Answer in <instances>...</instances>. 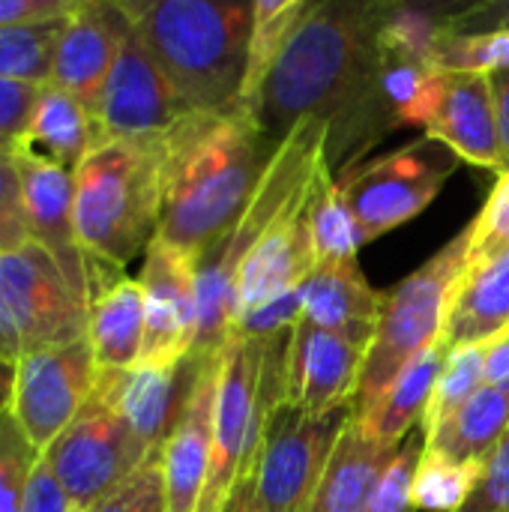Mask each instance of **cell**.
<instances>
[{
	"label": "cell",
	"mask_w": 509,
	"mask_h": 512,
	"mask_svg": "<svg viewBox=\"0 0 509 512\" xmlns=\"http://www.w3.org/2000/svg\"><path fill=\"white\" fill-rule=\"evenodd\" d=\"M162 213V135L108 141L75 168V231L90 264L120 270L150 249Z\"/></svg>",
	"instance_id": "obj_5"
},
{
	"label": "cell",
	"mask_w": 509,
	"mask_h": 512,
	"mask_svg": "<svg viewBox=\"0 0 509 512\" xmlns=\"http://www.w3.org/2000/svg\"><path fill=\"white\" fill-rule=\"evenodd\" d=\"M90 303L69 285L57 261L33 240L0 255V360L87 339Z\"/></svg>",
	"instance_id": "obj_7"
},
{
	"label": "cell",
	"mask_w": 509,
	"mask_h": 512,
	"mask_svg": "<svg viewBox=\"0 0 509 512\" xmlns=\"http://www.w3.org/2000/svg\"><path fill=\"white\" fill-rule=\"evenodd\" d=\"M300 294H303V321L369 348L384 294L369 285L357 261L318 267L303 282Z\"/></svg>",
	"instance_id": "obj_21"
},
{
	"label": "cell",
	"mask_w": 509,
	"mask_h": 512,
	"mask_svg": "<svg viewBox=\"0 0 509 512\" xmlns=\"http://www.w3.org/2000/svg\"><path fill=\"white\" fill-rule=\"evenodd\" d=\"M509 30V0H480L456 6L447 36H489Z\"/></svg>",
	"instance_id": "obj_40"
},
{
	"label": "cell",
	"mask_w": 509,
	"mask_h": 512,
	"mask_svg": "<svg viewBox=\"0 0 509 512\" xmlns=\"http://www.w3.org/2000/svg\"><path fill=\"white\" fill-rule=\"evenodd\" d=\"M447 357H450V345L441 336L393 378V384L372 402V408H366L363 414L354 411V420L363 429V435H369L381 447L399 450L411 435V429L423 426L435 381Z\"/></svg>",
	"instance_id": "obj_23"
},
{
	"label": "cell",
	"mask_w": 509,
	"mask_h": 512,
	"mask_svg": "<svg viewBox=\"0 0 509 512\" xmlns=\"http://www.w3.org/2000/svg\"><path fill=\"white\" fill-rule=\"evenodd\" d=\"M405 126H420L426 138L444 144L462 162L504 174V147L486 72L435 69Z\"/></svg>",
	"instance_id": "obj_11"
},
{
	"label": "cell",
	"mask_w": 509,
	"mask_h": 512,
	"mask_svg": "<svg viewBox=\"0 0 509 512\" xmlns=\"http://www.w3.org/2000/svg\"><path fill=\"white\" fill-rule=\"evenodd\" d=\"M435 66L486 75L509 69V30L489 36H447L435 51Z\"/></svg>",
	"instance_id": "obj_35"
},
{
	"label": "cell",
	"mask_w": 509,
	"mask_h": 512,
	"mask_svg": "<svg viewBox=\"0 0 509 512\" xmlns=\"http://www.w3.org/2000/svg\"><path fill=\"white\" fill-rule=\"evenodd\" d=\"M483 375L486 387L509 396V327L498 336L486 339L483 345Z\"/></svg>",
	"instance_id": "obj_44"
},
{
	"label": "cell",
	"mask_w": 509,
	"mask_h": 512,
	"mask_svg": "<svg viewBox=\"0 0 509 512\" xmlns=\"http://www.w3.org/2000/svg\"><path fill=\"white\" fill-rule=\"evenodd\" d=\"M189 111L174 96L159 63L147 51L135 24L129 21L111 75L93 111L96 147L108 141L159 138L174 129Z\"/></svg>",
	"instance_id": "obj_13"
},
{
	"label": "cell",
	"mask_w": 509,
	"mask_h": 512,
	"mask_svg": "<svg viewBox=\"0 0 509 512\" xmlns=\"http://www.w3.org/2000/svg\"><path fill=\"white\" fill-rule=\"evenodd\" d=\"M192 384V360L180 366H135L123 372H99L93 396H99L147 450H162Z\"/></svg>",
	"instance_id": "obj_20"
},
{
	"label": "cell",
	"mask_w": 509,
	"mask_h": 512,
	"mask_svg": "<svg viewBox=\"0 0 509 512\" xmlns=\"http://www.w3.org/2000/svg\"><path fill=\"white\" fill-rule=\"evenodd\" d=\"M393 456L396 450L381 447L351 420L327 462L309 512H366Z\"/></svg>",
	"instance_id": "obj_24"
},
{
	"label": "cell",
	"mask_w": 509,
	"mask_h": 512,
	"mask_svg": "<svg viewBox=\"0 0 509 512\" xmlns=\"http://www.w3.org/2000/svg\"><path fill=\"white\" fill-rule=\"evenodd\" d=\"M486 387L483 375V348L480 345H465L453 348L429 399L426 417H423V435H432L438 426H444L450 417H456L480 390Z\"/></svg>",
	"instance_id": "obj_31"
},
{
	"label": "cell",
	"mask_w": 509,
	"mask_h": 512,
	"mask_svg": "<svg viewBox=\"0 0 509 512\" xmlns=\"http://www.w3.org/2000/svg\"><path fill=\"white\" fill-rule=\"evenodd\" d=\"M21 512H78L72 510L66 492L57 486V480L51 477L48 465L39 459L33 474H30V483H27V495H24V507Z\"/></svg>",
	"instance_id": "obj_42"
},
{
	"label": "cell",
	"mask_w": 509,
	"mask_h": 512,
	"mask_svg": "<svg viewBox=\"0 0 509 512\" xmlns=\"http://www.w3.org/2000/svg\"><path fill=\"white\" fill-rule=\"evenodd\" d=\"M12 156L30 240L57 261L69 285L90 303V261L75 231V171L39 156L21 138L12 141Z\"/></svg>",
	"instance_id": "obj_15"
},
{
	"label": "cell",
	"mask_w": 509,
	"mask_h": 512,
	"mask_svg": "<svg viewBox=\"0 0 509 512\" xmlns=\"http://www.w3.org/2000/svg\"><path fill=\"white\" fill-rule=\"evenodd\" d=\"M459 512H509V432L486 459L474 495Z\"/></svg>",
	"instance_id": "obj_39"
},
{
	"label": "cell",
	"mask_w": 509,
	"mask_h": 512,
	"mask_svg": "<svg viewBox=\"0 0 509 512\" xmlns=\"http://www.w3.org/2000/svg\"><path fill=\"white\" fill-rule=\"evenodd\" d=\"M189 360H192V384L159 450L165 512H198L207 471H210L219 357H204V360L189 357Z\"/></svg>",
	"instance_id": "obj_17"
},
{
	"label": "cell",
	"mask_w": 509,
	"mask_h": 512,
	"mask_svg": "<svg viewBox=\"0 0 509 512\" xmlns=\"http://www.w3.org/2000/svg\"><path fill=\"white\" fill-rule=\"evenodd\" d=\"M93 512H165L159 453L150 456L120 492H114L102 507H96Z\"/></svg>",
	"instance_id": "obj_38"
},
{
	"label": "cell",
	"mask_w": 509,
	"mask_h": 512,
	"mask_svg": "<svg viewBox=\"0 0 509 512\" xmlns=\"http://www.w3.org/2000/svg\"><path fill=\"white\" fill-rule=\"evenodd\" d=\"M471 255V222L447 240L420 270L384 294L375 336L366 348L354 411L363 414L393 384V378L432 342L444 336L453 288Z\"/></svg>",
	"instance_id": "obj_6"
},
{
	"label": "cell",
	"mask_w": 509,
	"mask_h": 512,
	"mask_svg": "<svg viewBox=\"0 0 509 512\" xmlns=\"http://www.w3.org/2000/svg\"><path fill=\"white\" fill-rule=\"evenodd\" d=\"M306 216H309L318 267L357 261V249H360L357 225H354V216L342 198V189H339L333 171L327 168V159L312 180V189L306 198Z\"/></svg>",
	"instance_id": "obj_28"
},
{
	"label": "cell",
	"mask_w": 509,
	"mask_h": 512,
	"mask_svg": "<svg viewBox=\"0 0 509 512\" xmlns=\"http://www.w3.org/2000/svg\"><path fill=\"white\" fill-rule=\"evenodd\" d=\"M87 345L99 372L135 369L144 348V294L138 279L120 276L87 312Z\"/></svg>",
	"instance_id": "obj_25"
},
{
	"label": "cell",
	"mask_w": 509,
	"mask_h": 512,
	"mask_svg": "<svg viewBox=\"0 0 509 512\" xmlns=\"http://www.w3.org/2000/svg\"><path fill=\"white\" fill-rule=\"evenodd\" d=\"M21 141L33 147L39 156L75 171L84 162V156L96 147V123L90 108L78 96L54 84H42L30 108L27 126L21 132Z\"/></svg>",
	"instance_id": "obj_26"
},
{
	"label": "cell",
	"mask_w": 509,
	"mask_h": 512,
	"mask_svg": "<svg viewBox=\"0 0 509 512\" xmlns=\"http://www.w3.org/2000/svg\"><path fill=\"white\" fill-rule=\"evenodd\" d=\"M483 465H459L423 450L417 465L411 501L414 510L423 512H459L480 483Z\"/></svg>",
	"instance_id": "obj_32"
},
{
	"label": "cell",
	"mask_w": 509,
	"mask_h": 512,
	"mask_svg": "<svg viewBox=\"0 0 509 512\" xmlns=\"http://www.w3.org/2000/svg\"><path fill=\"white\" fill-rule=\"evenodd\" d=\"M507 432L509 396L483 387L456 417L426 435V450L459 465H486Z\"/></svg>",
	"instance_id": "obj_27"
},
{
	"label": "cell",
	"mask_w": 509,
	"mask_h": 512,
	"mask_svg": "<svg viewBox=\"0 0 509 512\" xmlns=\"http://www.w3.org/2000/svg\"><path fill=\"white\" fill-rule=\"evenodd\" d=\"M363 360L366 345L300 318L288 339L282 402L312 417L354 405Z\"/></svg>",
	"instance_id": "obj_16"
},
{
	"label": "cell",
	"mask_w": 509,
	"mask_h": 512,
	"mask_svg": "<svg viewBox=\"0 0 509 512\" xmlns=\"http://www.w3.org/2000/svg\"><path fill=\"white\" fill-rule=\"evenodd\" d=\"M144 294V348L138 366H180L198 342V279L195 261L174 246L153 240L138 273Z\"/></svg>",
	"instance_id": "obj_14"
},
{
	"label": "cell",
	"mask_w": 509,
	"mask_h": 512,
	"mask_svg": "<svg viewBox=\"0 0 509 512\" xmlns=\"http://www.w3.org/2000/svg\"><path fill=\"white\" fill-rule=\"evenodd\" d=\"M126 27L129 15L123 3L78 0L66 18L48 84L78 96L93 114L117 60Z\"/></svg>",
	"instance_id": "obj_18"
},
{
	"label": "cell",
	"mask_w": 509,
	"mask_h": 512,
	"mask_svg": "<svg viewBox=\"0 0 509 512\" xmlns=\"http://www.w3.org/2000/svg\"><path fill=\"white\" fill-rule=\"evenodd\" d=\"M225 512H261L258 510V504H255V495H252L249 480H240V483H237V489H234V495H231Z\"/></svg>",
	"instance_id": "obj_46"
},
{
	"label": "cell",
	"mask_w": 509,
	"mask_h": 512,
	"mask_svg": "<svg viewBox=\"0 0 509 512\" xmlns=\"http://www.w3.org/2000/svg\"><path fill=\"white\" fill-rule=\"evenodd\" d=\"M42 456L24 438L18 423L3 414L0 417V512H21L30 474Z\"/></svg>",
	"instance_id": "obj_33"
},
{
	"label": "cell",
	"mask_w": 509,
	"mask_h": 512,
	"mask_svg": "<svg viewBox=\"0 0 509 512\" xmlns=\"http://www.w3.org/2000/svg\"><path fill=\"white\" fill-rule=\"evenodd\" d=\"M509 327V252L468 258L447 309L444 342L453 348L483 345Z\"/></svg>",
	"instance_id": "obj_22"
},
{
	"label": "cell",
	"mask_w": 509,
	"mask_h": 512,
	"mask_svg": "<svg viewBox=\"0 0 509 512\" xmlns=\"http://www.w3.org/2000/svg\"><path fill=\"white\" fill-rule=\"evenodd\" d=\"M99 396L90 393L81 414L42 453L57 486L66 492L72 510L93 512L120 492L138 468L156 456Z\"/></svg>",
	"instance_id": "obj_10"
},
{
	"label": "cell",
	"mask_w": 509,
	"mask_h": 512,
	"mask_svg": "<svg viewBox=\"0 0 509 512\" xmlns=\"http://www.w3.org/2000/svg\"><path fill=\"white\" fill-rule=\"evenodd\" d=\"M492 96H495V114H498V132L504 147V171L509 168V69H498L489 75Z\"/></svg>",
	"instance_id": "obj_45"
},
{
	"label": "cell",
	"mask_w": 509,
	"mask_h": 512,
	"mask_svg": "<svg viewBox=\"0 0 509 512\" xmlns=\"http://www.w3.org/2000/svg\"><path fill=\"white\" fill-rule=\"evenodd\" d=\"M252 120L273 144L300 120H321L333 177L399 129L384 93L378 3H309L261 87Z\"/></svg>",
	"instance_id": "obj_1"
},
{
	"label": "cell",
	"mask_w": 509,
	"mask_h": 512,
	"mask_svg": "<svg viewBox=\"0 0 509 512\" xmlns=\"http://www.w3.org/2000/svg\"><path fill=\"white\" fill-rule=\"evenodd\" d=\"M327 126L321 120H300L276 147L249 207L240 219L195 261L198 279V342L192 357H219L234 327V285L243 261L312 186L324 165Z\"/></svg>",
	"instance_id": "obj_4"
},
{
	"label": "cell",
	"mask_w": 509,
	"mask_h": 512,
	"mask_svg": "<svg viewBox=\"0 0 509 512\" xmlns=\"http://www.w3.org/2000/svg\"><path fill=\"white\" fill-rule=\"evenodd\" d=\"M276 147L240 111L186 114L162 135L156 240L198 261L249 207Z\"/></svg>",
	"instance_id": "obj_2"
},
{
	"label": "cell",
	"mask_w": 509,
	"mask_h": 512,
	"mask_svg": "<svg viewBox=\"0 0 509 512\" xmlns=\"http://www.w3.org/2000/svg\"><path fill=\"white\" fill-rule=\"evenodd\" d=\"M306 9H309L306 0H258L255 3L249 63H246L243 93H240V114H246L249 120H252L255 102L261 96V87H264L282 45L288 42V36L294 33V27L306 15Z\"/></svg>",
	"instance_id": "obj_29"
},
{
	"label": "cell",
	"mask_w": 509,
	"mask_h": 512,
	"mask_svg": "<svg viewBox=\"0 0 509 512\" xmlns=\"http://www.w3.org/2000/svg\"><path fill=\"white\" fill-rule=\"evenodd\" d=\"M123 9L189 114L240 111L255 3L123 0Z\"/></svg>",
	"instance_id": "obj_3"
},
{
	"label": "cell",
	"mask_w": 509,
	"mask_h": 512,
	"mask_svg": "<svg viewBox=\"0 0 509 512\" xmlns=\"http://www.w3.org/2000/svg\"><path fill=\"white\" fill-rule=\"evenodd\" d=\"M30 243L24 201H21V177L12 156V144L0 150V255L15 252Z\"/></svg>",
	"instance_id": "obj_37"
},
{
	"label": "cell",
	"mask_w": 509,
	"mask_h": 512,
	"mask_svg": "<svg viewBox=\"0 0 509 512\" xmlns=\"http://www.w3.org/2000/svg\"><path fill=\"white\" fill-rule=\"evenodd\" d=\"M459 168V156L432 138H420L375 159H363L336 177L354 216L360 246L420 216Z\"/></svg>",
	"instance_id": "obj_8"
},
{
	"label": "cell",
	"mask_w": 509,
	"mask_h": 512,
	"mask_svg": "<svg viewBox=\"0 0 509 512\" xmlns=\"http://www.w3.org/2000/svg\"><path fill=\"white\" fill-rule=\"evenodd\" d=\"M66 18L69 15L0 27V78L36 87L48 84Z\"/></svg>",
	"instance_id": "obj_30"
},
{
	"label": "cell",
	"mask_w": 509,
	"mask_h": 512,
	"mask_svg": "<svg viewBox=\"0 0 509 512\" xmlns=\"http://www.w3.org/2000/svg\"><path fill=\"white\" fill-rule=\"evenodd\" d=\"M9 144H12V141H3V138H0V150H6Z\"/></svg>",
	"instance_id": "obj_48"
},
{
	"label": "cell",
	"mask_w": 509,
	"mask_h": 512,
	"mask_svg": "<svg viewBox=\"0 0 509 512\" xmlns=\"http://www.w3.org/2000/svg\"><path fill=\"white\" fill-rule=\"evenodd\" d=\"M509 252V168L498 177L483 210L471 219V255L489 258Z\"/></svg>",
	"instance_id": "obj_36"
},
{
	"label": "cell",
	"mask_w": 509,
	"mask_h": 512,
	"mask_svg": "<svg viewBox=\"0 0 509 512\" xmlns=\"http://www.w3.org/2000/svg\"><path fill=\"white\" fill-rule=\"evenodd\" d=\"M423 450H426L423 429L411 432L405 438V444L396 450L384 477L378 480V489H375L366 512H417L414 501H411V489H414V477H417V465L423 459Z\"/></svg>",
	"instance_id": "obj_34"
},
{
	"label": "cell",
	"mask_w": 509,
	"mask_h": 512,
	"mask_svg": "<svg viewBox=\"0 0 509 512\" xmlns=\"http://www.w3.org/2000/svg\"><path fill=\"white\" fill-rule=\"evenodd\" d=\"M78 0H0V27L69 15Z\"/></svg>",
	"instance_id": "obj_43"
},
{
	"label": "cell",
	"mask_w": 509,
	"mask_h": 512,
	"mask_svg": "<svg viewBox=\"0 0 509 512\" xmlns=\"http://www.w3.org/2000/svg\"><path fill=\"white\" fill-rule=\"evenodd\" d=\"M96 375L99 369L87 339L36 351L15 366L9 417L39 456L81 414Z\"/></svg>",
	"instance_id": "obj_12"
},
{
	"label": "cell",
	"mask_w": 509,
	"mask_h": 512,
	"mask_svg": "<svg viewBox=\"0 0 509 512\" xmlns=\"http://www.w3.org/2000/svg\"><path fill=\"white\" fill-rule=\"evenodd\" d=\"M12 384H15V366L0 360V417L9 414L12 405Z\"/></svg>",
	"instance_id": "obj_47"
},
{
	"label": "cell",
	"mask_w": 509,
	"mask_h": 512,
	"mask_svg": "<svg viewBox=\"0 0 509 512\" xmlns=\"http://www.w3.org/2000/svg\"><path fill=\"white\" fill-rule=\"evenodd\" d=\"M36 93H39L36 84L0 78V138L3 141L21 138L27 117H30V108L36 102Z\"/></svg>",
	"instance_id": "obj_41"
},
{
	"label": "cell",
	"mask_w": 509,
	"mask_h": 512,
	"mask_svg": "<svg viewBox=\"0 0 509 512\" xmlns=\"http://www.w3.org/2000/svg\"><path fill=\"white\" fill-rule=\"evenodd\" d=\"M354 420V405L324 417L279 405L264 429L255 462L246 474L261 512H309L327 462Z\"/></svg>",
	"instance_id": "obj_9"
},
{
	"label": "cell",
	"mask_w": 509,
	"mask_h": 512,
	"mask_svg": "<svg viewBox=\"0 0 509 512\" xmlns=\"http://www.w3.org/2000/svg\"><path fill=\"white\" fill-rule=\"evenodd\" d=\"M309 189L294 207H288L279 216V222L243 261L234 285V321L303 288V282L318 270L309 216H306Z\"/></svg>",
	"instance_id": "obj_19"
}]
</instances>
